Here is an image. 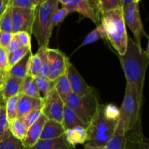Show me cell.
<instances>
[{"mask_svg":"<svg viewBox=\"0 0 149 149\" xmlns=\"http://www.w3.org/2000/svg\"><path fill=\"white\" fill-rule=\"evenodd\" d=\"M125 149H149L148 139L142 132L141 120L132 130L125 132Z\"/></svg>","mask_w":149,"mask_h":149,"instance_id":"cell-11","label":"cell"},{"mask_svg":"<svg viewBox=\"0 0 149 149\" xmlns=\"http://www.w3.org/2000/svg\"><path fill=\"white\" fill-rule=\"evenodd\" d=\"M0 49H1V47H0Z\"/></svg>","mask_w":149,"mask_h":149,"instance_id":"cell-53","label":"cell"},{"mask_svg":"<svg viewBox=\"0 0 149 149\" xmlns=\"http://www.w3.org/2000/svg\"><path fill=\"white\" fill-rule=\"evenodd\" d=\"M13 33L5 31H0V47L7 49V46L13 39Z\"/></svg>","mask_w":149,"mask_h":149,"instance_id":"cell-42","label":"cell"},{"mask_svg":"<svg viewBox=\"0 0 149 149\" xmlns=\"http://www.w3.org/2000/svg\"><path fill=\"white\" fill-rule=\"evenodd\" d=\"M65 74L69 81L71 91L79 97H83L93 90V88L86 83L84 79L71 63H68Z\"/></svg>","mask_w":149,"mask_h":149,"instance_id":"cell-10","label":"cell"},{"mask_svg":"<svg viewBox=\"0 0 149 149\" xmlns=\"http://www.w3.org/2000/svg\"><path fill=\"white\" fill-rule=\"evenodd\" d=\"M0 149H27L21 141L17 139L9 133L2 141H0Z\"/></svg>","mask_w":149,"mask_h":149,"instance_id":"cell-29","label":"cell"},{"mask_svg":"<svg viewBox=\"0 0 149 149\" xmlns=\"http://www.w3.org/2000/svg\"><path fill=\"white\" fill-rule=\"evenodd\" d=\"M64 103L55 89L52 90L47 96L43 98L42 114L49 120L62 123Z\"/></svg>","mask_w":149,"mask_h":149,"instance_id":"cell-9","label":"cell"},{"mask_svg":"<svg viewBox=\"0 0 149 149\" xmlns=\"http://www.w3.org/2000/svg\"><path fill=\"white\" fill-rule=\"evenodd\" d=\"M11 8L12 33L27 32L31 34L33 26L34 10L20 9L16 7Z\"/></svg>","mask_w":149,"mask_h":149,"instance_id":"cell-8","label":"cell"},{"mask_svg":"<svg viewBox=\"0 0 149 149\" xmlns=\"http://www.w3.org/2000/svg\"><path fill=\"white\" fill-rule=\"evenodd\" d=\"M19 95L11 97L5 102L6 113L9 122L17 118V103Z\"/></svg>","mask_w":149,"mask_h":149,"instance_id":"cell-27","label":"cell"},{"mask_svg":"<svg viewBox=\"0 0 149 149\" xmlns=\"http://www.w3.org/2000/svg\"><path fill=\"white\" fill-rule=\"evenodd\" d=\"M69 13H68L64 7L62 8H58L56 7L55 10L52 11L50 16V29L53 30L54 27L58 26L61 23H62Z\"/></svg>","mask_w":149,"mask_h":149,"instance_id":"cell-32","label":"cell"},{"mask_svg":"<svg viewBox=\"0 0 149 149\" xmlns=\"http://www.w3.org/2000/svg\"><path fill=\"white\" fill-rule=\"evenodd\" d=\"M33 81H34L40 94L42 95V98L46 97L49 95V93L55 89V81H50L47 78L36 77H33Z\"/></svg>","mask_w":149,"mask_h":149,"instance_id":"cell-26","label":"cell"},{"mask_svg":"<svg viewBox=\"0 0 149 149\" xmlns=\"http://www.w3.org/2000/svg\"><path fill=\"white\" fill-rule=\"evenodd\" d=\"M101 25L105 38L108 39L119 55L126 51L128 35L123 17L122 8L101 15Z\"/></svg>","mask_w":149,"mask_h":149,"instance_id":"cell-2","label":"cell"},{"mask_svg":"<svg viewBox=\"0 0 149 149\" xmlns=\"http://www.w3.org/2000/svg\"><path fill=\"white\" fill-rule=\"evenodd\" d=\"M0 92H1V88H0Z\"/></svg>","mask_w":149,"mask_h":149,"instance_id":"cell-52","label":"cell"},{"mask_svg":"<svg viewBox=\"0 0 149 149\" xmlns=\"http://www.w3.org/2000/svg\"><path fill=\"white\" fill-rule=\"evenodd\" d=\"M47 47H39L37 50V53L40 56L42 60V68L38 77L47 78L48 74V61H47Z\"/></svg>","mask_w":149,"mask_h":149,"instance_id":"cell-34","label":"cell"},{"mask_svg":"<svg viewBox=\"0 0 149 149\" xmlns=\"http://www.w3.org/2000/svg\"><path fill=\"white\" fill-rule=\"evenodd\" d=\"M32 55L31 50H29L20 61L11 66L7 74L12 77L23 79L28 75V70L29 66V61Z\"/></svg>","mask_w":149,"mask_h":149,"instance_id":"cell-19","label":"cell"},{"mask_svg":"<svg viewBox=\"0 0 149 149\" xmlns=\"http://www.w3.org/2000/svg\"><path fill=\"white\" fill-rule=\"evenodd\" d=\"M62 125L63 127L64 130H67L72 129V128L77 127L81 126L87 128V125H85L79 118L77 116L75 112L65 106L64 104L63 108V120H62Z\"/></svg>","mask_w":149,"mask_h":149,"instance_id":"cell-20","label":"cell"},{"mask_svg":"<svg viewBox=\"0 0 149 149\" xmlns=\"http://www.w3.org/2000/svg\"><path fill=\"white\" fill-rule=\"evenodd\" d=\"M9 0H0V19L8 7Z\"/></svg>","mask_w":149,"mask_h":149,"instance_id":"cell-44","label":"cell"},{"mask_svg":"<svg viewBox=\"0 0 149 149\" xmlns=\"http://www.w3.org/2000/svg\"><path fill=\"white\" fill-rule=\"evenodd\" d=\"M20 93L25 95L29 96V97H34V98H42V95L33 81V78L29 75L23 79Z\"/></svg>","mask_w":149,"mask_h":149,"instance_id":"cell-23","label":"cell"},{"mask_svg":"<svg viewBox=\"0 0 149 149\" xmlns=\"http://www.w3.org/2000/svg\"><path fill=\"white\" fill-rule=\"evenodd\" d=\"M47 120V119L46 116L42 114L36 122H35L33 125H31L28 128L26 136H25L24 139L22 141L25 148H31L39 141L40 138L41 133H42V128Z\"/></svg>","mask_w":149,"mask_h":149,"instance_id":"cell-13","label":"cell"},{"mask_svg":"<svg viewBox=\"0 0 149 149\" xmlns=\"http://www.w3.org/2000/svg\"><path fill=\"white\" fill-rule=\"evenodd\" d=\"M122 7H125L126 6L129 5L131 3H132V0H122Z\"/></svg>","mask_w":149,"mask_h":149,"instance_id":"cell-47","label":"cell"},{"mask_svg":"<svg viewBox=\"0 0 149 149\" xmlns=\"http://www.w3.org/2000/svg\"><path fill=\"white\" fill-rule=\"evenodd\" d=\"M125 130L123 122L119 119L116 131L109 143L104 149H125Z\"/></svg>","mask_w":149,"mask_h":149,"instance_id":"cell-22","label":"cell"},{"mask_svg":"<svg viewBox=\"0 0 149 149\" xmlns=\"http://www.w3.org/2000/svg\"><path fill=\"white\" fill-rule=\"evenodd\" d=\"M10 132L5 104H4L0 106V141H2Z\"/></svg>","mask_w":149,"mask_h":149,"instance_id":"cell-33","label":"cell"},{"mask_svg":"<svg viewBox=\"0 0 149 149\" xmlns=\"http://www.w3.org/2000/svg\"><path fill=\"white\" fill-rule=\"evenodd\" d=\"M0 31L12 33L11 8L9 6L0 19Z\"/></svg>","mask_w":149,"mask_h":149,"instance_id":"cell-35","label":"cell"},{"mask_svg":"<svg viewBox=\"0 0 149 149\" xmlns=\"http://www.w3.org/2000/svg\"><path fill=\"white\" fill-rule=\"evenodd\" d=\"M43 98L38 99L20 93L17 103V118L23 119L25 116L34 109L42 108Z\"/></svg>","mask_w":149,"mask_h":149,"instance_id":"cell-14","label":"cell"},{"mask_svg":"<svg viewBox=\"0 0 149 149\" xmlns=\"http://www.w3.org/2000/svg\"><path fill=\"white\" fill-rule=\"evenodd\" d=\"M9 130L13 137L22 141L26 136L28 128L23 119L16 118L9 122Z\"/></svg>","mask_w":149,"mask_h":149,"instance_id":"cell-24","label":"cell"},{"mask_svg":"<svg viewBox=\"0 0 149 149\" xmlns=\"http://www.w3.org/2000/svg\"><path fill=\"white\" fill-rule=\"evenodd\" d=\"M27 149H75V147L67 141L64 134L54 139L39 140L33 146Z\"/></svg>","mask_w":149,"mask_h":149,"instance_id":"cell-16","label":"cell"},{"mask_svg":"<svg viewBox=\"0 0 149 149\" xmlns=\"http://www.w3.org/2000/svg\"><path fill=\"white\" fill-rule=\"evenodd\" d=\"M71 1V0H58V3H61L63 6L66 5V4H68Z\"/></svg>","mask_w":149,"mask_h":149,"instance_id":"cell-48","label":"cell"},{"mask_svg":"<svg viewBox=\"0 0 149 149\" xmlns=\"http://www.w3.org/2000/svg\"><path fill=\"white\" fill-rule=\"evenodd\" d=\"M30 1H31V3L33 4V5L34 6V7H37L38 5H39L44 0H30Z\"/></svg>","mask_w":149,"mask_h":149,"instance_id":"cell-46","label":"cell"},{"mask_svg":"<svg viewBox=\"0 0 149 149\" xmlns=\"http://www.w3.org/2000/svg\"><path fill=\"white\" fill-rule=\"evenodd\" d=\"M103 38H105L104 32H103V28H102L101 25L100 24L97 27H96L94 30L92 31L91 32H90V33L86 36V37L84 38V40L82 41V42H81L80 46L78 47V49L81 47L86 46V45H90V44L97 42V41H99L101 39H103Z\"/></svg>","mask_w":149,"mask_h":149,"instance_id":"cell-30","label":"cell"},{"mask_svg":"<svg viewBox=\"0 0 149 149\" xmlns=\"http://www.w3.org/2000/svg\"><path fill=\"white\" fill-rule=\"evenodd\" d=\"M58 6V0H44L35 7L31 34L40 47H48L52 31L50 29V16Z\"/></svg>","mask_w":149,"mask_h":149,"instance_id":"cell-4","label":"cell"},{"mask_svg":"<svg viewBox=\"0 0 149 149\" xmlns=\"http://www.w3.org/2000/svg\"><path fill=\"white\" fill-rule=\"evenodd\" d=\"M103 112L105 116L112 120H119L120 119V111L115 105H103Z\"/></svg>","mask_w":149,"mask_h":149,"instance_id":"cell-38","label":"cell"},{"mask_svg":"<svg viewBox=\"0 0 149 149\" xmlns=\"http://www.w3.org/2000/svg\"><path fill=\"white\" fill-rule=\"evenodd\" d=\"M48 74L47 79L52 81H55L66 71L67 65L69 62L65 54L58 49H47Z\"/></svg>","mask_w":149,"mask_h":149,"instance_id":"cell-7","label":"cell"},{"mask_svg":"<svg viewBox=\"0 0 149 149\" xmlns=\"http://www.w3.org/2000/svg\"><path fill=\"white\" fill-rule=\"evenodd\" d=\"M143 97L133 86L126 84L125 97L120 109V119L123 122L125 132L132 130L141 120Z\"/></svg>","mask_w":149,"mask_h":149,"instance_id":"cell-5","label":"cell"},{"mask_svg":"<svg viewBox=\"0 0 149 149\" xmlns=\"http://www.w3.org/2000/svg\"><path fill=\"white\" fill-rule=\"evenodd\" d=\"M0 73H1V71H0Z\"/></svg>","mask_w":149,"mask_h":149,"instance_id":"cell-54","label":"cell"},{"mask_svg":"<svg viewBox=\"0 0 149 149\" xmlns=\"http://www.w3.org/2000/svg\"><path fill=\"white\" fill-rule=\"evenodd\" d=\"M123 17L125 25L129 27L134 35L135 42L141 45V41L143 37L148 39V36L143 28L141 14H140L139 6L138 3L132 2L129 5L122 7Z\"/></svg>","mask_w":149,"mask_h":149,"instance_id":"cell-6","label":"cell"},{"mask_svg":"<svg viewBox=\"0 0 149 149\" xmlns=\"http://www.w3.org/2000/svg\"><path fill=\"white\" fill-rule=\"evenodd\" d=\"M84 149H104V148H96V147L90 146H89V145H87V144H85V146H84Z\"/></svg>","mask_w":149,"mask_h":149,"instance_id":"cell-49","label":"cell"},{"mask_svg":"<svg viewBox=\"0 0 149 149\" xmlns=\"http://www.w3.org/2000/svg\"><path fill=\"white\" fill-rule=\"evenodd\" d=\"M4 104H5V101H4V99H3L2 95H1V92H0V106H1V105H4Z\"/></svg>","mask_w":149,"mask_h":149,"instance_id":"cell-50","label":"cell"},{"mask_svg":"<svg viewBox=\"0 0 149 149\" xmlns=\"http://www.w3.org/2000/svg\"><path fill=\"white\" fill-rule=\"evenodd\" d=\"M42 68V60L40 56L37 52L32 54L29 61V70H28V75L33 77H38Z\"/></svg>","mask_w":149,"mask_h":149,"instance_id":"cell-31","label":"cell"},{"mask_svg":"<svg viewBox=\"0 0 149 149\" xmlns=\"http://www.w3.org/2000/svg\"><path fill=\"white\" fill-rule=\"evenodd\" d=\"M10 69L8 63V52L7 49L1 48L0 49V71L4 73L8 72Z\"/></svg>","mask_w":149,"mask_h":149,"instance_id":"cell-41","label":"cell"},{"mask_svg":"<svg viewBox=\"0 0 149 149\" xmlns=\"http://www.w3.org/2000/svg\"><path fill=\"white\" fill-rule=\"evenodd\" d=\"M119 8H122V0H98L97 9L100 15Z\"/></svg>","mask_w":149,"mask_h":149,"instance_id":"cell-28","label":"cell"},{"mask_svg":"<svg viewBox=\"0 0 149 149\" xmlns=\"http://www.w3.org/2000/svg\"><path fill=\"white\" fill-rule=\"evenodd\" d=\"M29 50H31V49H29V48L26 47H20V49L15 51V52L8 53V63L10 68L13 66L14 64H15L17 61H20Z\"/></svg>","mask_w":149,"mask_h":149,"instance_id":"cell-37","label":"cell"},{"mask_svg":"<svg viewBox=\"0 0 149 149\" xmlns=\"http://www.w3.org/2000/svg\"><path fill=\"white\" fill-rule=\"evenodd\" d=\"M65 136L67 141L72 146L78 144H84L87 141V128L79 126L65 131Z\"/></svg>","mask_w":149,"mask_h":149,"instance_id":"cell-21","label":"cell"},{"mask_svg":"<svg viewBox=\"0 0 149 149\" xmlns=\"http://www.w3.org/2000/svg\"><path fill=\"white\" fill-rule=\"evenodd\" d=\"M118 122L119 120H112L105 116L103 105L100 103L87 127V141L84 144L103 148L113 138Z\"/></svg>","mask_w":149,"mask_h":149,"instance_id":"cell-3","label":"cell"},{"mask_svg":"<svg viewBox=\"0 0 149 149\" xmlns=\"http://www.w3.org/2000/svg\"><path fill=\"white\" fill-rule=\"evenodd\" d=\"M8 6L10 7H16L20 9L34 10L35 7L30 0H9Z\"/></svg>","mask_w":149,"mask_h":149,"instance_id":"cell-40","label":"cell"},{"mask_svg":"<svg viewBox=\"0 0 149 149\" xmlns=\"http://www.w3.org/2000/svg\"><path fill=\"white\" fill-rule=\"evenodd\" d=\"M141 1V0H132V1H133V2H135V3H139V1Z\"/></svg>","mask_w":149,"mask_h":149,"instance_id":"cell-51","label":"cell"},{"mask_svg":"<svg viewBox=\"0 0 149 149\" xmlns=\"http://www.w3.org/2000/svg\"><path fill=\"white\" fill-rule=\"evenodd\" d=\"M42 108H39V109H34V110L31 111L29 113H27L23 117V121H24L27 128H29L31 125H33L40 117L41 115L42 114Z\"/></svg>","mask_w":149,"mask_h":149,"instance_id":"cell-39","label":"cell"},{"mask_svg":"<svg viewBox=\"0 0 149 149\" xmlns=\"http://www.w3.org/2000/svg\"><path fill=\"white\" fill-rule=\"evenodd\" d=\"M91 5L98 12V9H97V5H98V0H88ZM99 13V12H98Z\"/></svg>","mask_w":149,"mask_h":149,"instance_id":"cell-45","label":"cell"},{"mask_svg":"<svg viewBox=\"0 0 149 149\" xmlns=\"http://www.w3.org/2000/svg\"><path fill=\"white\" fill-rule=\"evenodd\" d=\"M13 38L15 39L21 47L29 48L31 49V34L27 32H17L16 33H13Z\"/></svg>","mask_w":149,"mask_h":149,"instance_id":"cell-36","label":"cell"},{"mask_svg":"<svg viewBox=\"0 0 149 149\" xmlns=\"http://www.w3.org/2000/svg\"><path fill=\"white\" fill-rule=\"evenodd\" d=\"M127 79V84L133 86L141 97H143L146 69L149 63L148 50L145 51L135 41L128 37L125 54L119 55Z\"/></svg>","mask_w":149,"mask_h":149,"instance_id":"cell-1","label":"cell"},{"mask_svg":"<svg viewBox=\"0 0 149 149\" xmlns=\"http://www.w3.org/2000/svg\"><path fill=\"white\" fill-rule=\"evenodd\" d=\"M20 47H21V46L19 45L18 42H17L15 39H14L13 38L11 42H10V44H9V45L7 46V49H7L8 53H10V52H15V51L17 50V49H20Z\"/></svg>","mask_w":149,"mask_h":149,"instance_id":"cell-43","label":"cell"},{"mask_svg":"<svg viewBox=\"0 0 149 149\" xmlns=\"http://www.w3.org/2000/svg\"><path fill=\"white\" fill-rule=\"evenodd\" d=\"M65 133L62 124L53 120L47 119L42 128L39 140L54 139L59 138Z\"/></svg>","mask_w":149,"mask_h":149,"instance_id":"cell-18","label":"cell"},{"mask_svg":"<svg viewBox=\"0 0 149 149\" xmlns=\"http://www.w3.org/2000/svg\"><path fill=\"white\" fill-rule=\"evenodd\" d=\"M63 7L68 13L77 12L84 17L90 19L94 23L97 24L99 21V13L91 5L88 0H71L66 5Z\"/></svg>","mask_w":149,"mask_h":149,"instance_id":"cell-12","label":"cell"},{"mask_svg":"<svg viewBox=\"0 0 149 149\" xmlns=\"http://www.w3.org/2000/svg\"><path fill=\"white\" fill-rule=\"evenodd\" d=\"M63 103L65 106L72 109L79 118L84 122L85 125L88 126L90 120L89 119L85 111H84V106L81 102V97H79L74 93H71L63 100Z\"/></svg>","mask_w":149,"mask_h":149,"instance_id":"cell-17","label":"cell"},{"mask_svg":"<svg viewBox=\"0 0 149 149\" xmlns=\"http://www.w3.org/2000/svg\"><path fill=\"white\" fill-rule=\"evenodd\" d=\"M23 79L12 77L7 74L1 88V93L4 101L11 97L20 94Z\"/></svg>","mask_w":149,"mask_h":149,"instance_id":"cell-15","label":"cell"},{"mask_svg":"<svg viewBox=\"0 0 149 149\" xmlns=\"http://www.w3.org/2000/svg\"><path fill=\"white\" fill-rule=\"evenodd\" d=\"M55 89L57 91V93H58V94L59 95L60 97H61V98L62 99L63 101L65 100V97L70 93H72L71 86H70L69 81H68V77H67L65 73L64 74H63L62 76H61L55 81Z\"/></svg>","mask_w":149,"mask_h":149,"instance_id":"cell-25","label":"cell"}]
</instances>
